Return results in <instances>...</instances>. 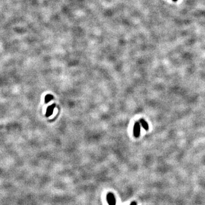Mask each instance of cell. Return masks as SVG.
I'll return each mask as SVG.
<instances>
[{
  "instance_id": "6da1fadb",
  "label": "cell",
  "mask_w": 205,
  "mask_h": 205,
  "mask_svg": "<svg viewBox=\"0 0 205 205\" xmlns=\"http://www.w3.org/2000/svg\"><path fill=\"white\" fill-rule=\"evenodd\" d=\"M140 131H141L140 124L139 122H136L134 124L133 129L134 136L136 137H139L140 134Z\"/></svg>"
},
{
  "instance_id": "7a4b0ae2",
  "label": "cell",
  "mask_w": 205,
  "mask_h": 205,
  "mask_svg": "<svg viewBox=\"0 0 205 205\" xmlns=\"http://www.w3.org/2000/svg\"><path fill=\"white\" fill-rule=\"evenodd\" d=\"M107 202L109 205H116V199L112 193H108L107 196Z\"/></svg>"
},
{
  "instance_id": "3957f363",
  "label": "cell",
  "mask_w": 205,
  "mask_h": 205,
  "mask_svg": "<svg viewBox=\"0 0 205 205\" xmlns=\"http://www.w3.org/2000/svg\"><path fill=\"white\" fill-rule=\"evenodd\" d=\"M55 107V104H52L51 106H49L48 108H47V111H46V117H49V116H50L51 115H52V113H53V111H54Z\"/></svg>"
},
{
  "instance_id": "277c9868",
  "label": "cell",
  "mask_w": 205,
  "mask_h": 205,
  "mask_svg": "<svg viewBox=\"0 0 205 205\" xmlns=\"http://www.w3.org/2000/svg\"><path fill=\"white\" fill-rule=\"evenodd\" d=\"M140 123L141 124L142 127H143V128L145 130H146V131H147V130H148V129H149L148 124H147V122L145 120H144V119H141L140 120Z\"/></svg>"
},
{
  "instance_id": "5b68a950",
  "label": "cell",
  "mask_w": 205,
  "mask_h": 205,
  "mask_svg": "<svg viewBox=\"0 0 205 205\" xmlns=\"http://www.w3.org/2000/svg\"><path fill=\"white\" fill-rule=\"evenodd\" d=\"M54 97L51 95H47L45 96V102L46 103H47V102H49V101H50L52 99H53Z\"/></svg>"
},
{
  "instance_id": "8992f818",
  "label": "cell",
  "mask_w": 205,
  "mask_h": 205,
  "mask_svg": "<svg viewBox=\"0 0 205 205\" xmlns=\"http://www.w3.org/2000/svg\"><path fill=\"white\" fill-rule=\"evenodd\" d=\"M131 205H137V203L135 202H132V203H131Z\"/></svg>"
}]
</instances>
